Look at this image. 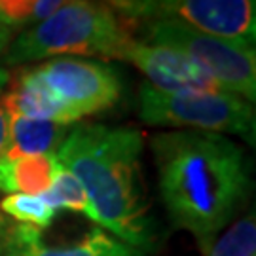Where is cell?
<instances>
[{"label":"cell","instance_id":"6da1fadb","mask_svg":"<svg viewBox=\"0 0 256 256\" xmlns=\"http://www.w3.org/2000/svg\"><path fill=\"white\" fill-rule=\"evenodd\" d=\"M150 148L171 226L192 234L205 254L247 200V156L226 135L190 129L158 133Z\"/></svg>","mask_w":256,"mask_h":256},{"label":"cell","instance_id":"7a4b0ae2","mask_svg":"<svg viewBox=\"0 0 256 256\" xmlns=\"http://www.w3.org/2000/svg\"><path fill=\"white\" fill-rule=\"evenodd\" d=\"M142 133L135 128L84 124L70 128L57 160L84 186L99 226L150 252L160 234L142 184Z\"/></svg>","mask_w":256,"mask_h":256},{"label":"cell","instance_id":"3957f363","mask_svg":"<svg viewBox=\"0 0 256 256\" xmlns=\"http://www.w3.org/2000/svg\"><path fill=\"white\" fill-rule=\"evenodd\" d=\"M133 38L108 6L93 0H68L52 16L18 34L2 59L4 64L74 55L122 59Z\"/></svg>","mask_w":256,"mask_h":256},{"label":"cell","instance_id":"277c9868","mask_svg":"<svg viewBox=\"0 0 256 256\" xmlns=\"http://www.w3.org/2000/svg\"><path fill=\"white\" fill-rule=\"evenodd\" d=\"M137 114L148 126L238 135L254 144V104L228 92H160L144 84Z\"/></svg>","mask_w":256,"mask_h":256},{"label":"cell","instance_id":"5b68a950","mask_svg":"<svg viewBox=\"0 0 256 256\" xmlns=\"http://www.w3.org/2000/svg\"><path fill=\"white\" fill-rule=\"evenodd\" d=\"M138 25H142V42L182 52L200 64L224 92L239 95L254 104L256 52L252 46L210 36L169 21H144Z\"/></svg>","mask_w":256,"mask_h":256},{"label":"cell","instance_id":"8992f818","mask_svg":"<svg viewBox=\"0 0 256 256\" xmlns=\"http://www.w3.org/2000/svg\"><path fill=\"white\" fill-rule=\"evenodd\" d=\"M104 6L135 23L169 21L245 46L256 44V0H106Z\"/></svg>","mask_w":256,"mask_h":256},{"label":"cell","instance_id":"52a82bcc","mask_svg":"<svg viewBox=\"0 0 256 256\" xmlns=\"http://www.w3.org/2000/svg\"><path fill=\"white\" fill-rule=\"evenodd\" d=\"M30 70L80 120L116 106L124 93L122 76L101 61L55 57Z\"/></svg>","mask_w":256,"mask_h":256},{"label":"cell","instance_id":"ba28073f","mask_svg":"<svg viewBox=\"0 0 256 256\" xmlns=\"http://www.w3.org/2000/svg\"><path fill=\"white\" fill-rule=\"evenodd\" d=\"M122 61L138 68L148 78V86L160 92H224L196 61L173 48L133 38Z\"/></svg>","mask_w":256,"mask_h":256},{"label":"cell","instance_id":"9c48e42d","mask_svg":"<svg viewBox=\"0 0 256 256\" xmlns=\"http://www.w3.org/2000/svg\"><path fill=\"white\" fill-rule=\"evenodd\" d=\"M10 247L23 256H148V252L114 238L101 226H93L78 241L66 245H46L42 232L30 226H14Z\"/></svg>","mask_w":256,"mask_h":256},{"label":"cell","instance_id":"30bf717a","mask_svg":"<svg viewBox=\"0 0 256 256\" xmlns=\"http://www.w3.org/2000/svg\"><path fill=\"white\" fill-rule=\"evenodd\" d=\"M8 114L30 120H48L63 126H74L80 118L32 74L30 66L21 68L12 78V90L4 95Z\"/></svg>","mask_w":256,"mask_h":256},{"label":"cell","instance_id":"8fae6325","mask_svg":"<svg viewBox=\"0 0 256 256\" xmlns=\"http://www.w3.org/2000/svg\"><path fill=\"white\" fill-rule=\"evenodd\" d=\"M61 164L57 154L21 156L0 160V190L6 194L44 196L52 188Z\"/></svg>","mask_w":256,"mask_h":256},{"label":"cell","instance_id":"7c38bea8","mask_svg":"<svg viewBox=\"0 0 256 256\" xmlns=\"http://www.w3.org/2000/svg\"><path fill=\"white\" fill-rule=\"evenodd\" d=\"M8 146L4 158L14 160L21 156L57 154L72 126H63L48 120H30L8 114Z\"/></svg>","mask_w":256,"mask_h":256},{"label":"cell","instance_id":"4fadbf2b","mask_svg":"<svg viewBox=\"0 0 256 256\" xmlns=\"http://www.w3.org/2000/svg\"><path fill=\"white\" fill-rule=\"evenodd\" d=\"M46 202L54 207L55 210H70V212H78L84 214L86 218H90L93 224L99 226V216L97 210L93 207L90 196L86 194L84 186L74 176L70 171H66L63 165L57 171L54 178L52 188L44 194Z\"/></svg>","mask_w":256,"mask_h":256},{"label":"cell","instance_id":"5bb4252c","mask_svg":"<svg viewBox=\"0 0 256 256\" xmlns=\"http://www.w3.org/2000/svg\"><path fill=\"white\" fill-rule=\"evenodd\" d=\"M0 210L23 226L46 230L55 220L57 210L46 202L44 196H25V194H8L0 202Z\"/></svg>","mask_w":256,"mask_h":256},{"label":"cell","instance_id":"9a60e30c","mask_svg":"<svg viewBox=\"0 0 256 256\" xmlns=\"http://www.w3.org/2000/svg\"><path fill=\"white\" fill-rule=\"evenodd\" d=\"M203 256H256L254 212L232 224Z\"/></svg>","mask_w":256,"mask_h":256},{"label":"cell","instance_id":"2e32d148","mask_svg":"<svg viewBox=\"0 0 256 256\" xmlns=\"http://www.w3.org/2000/svg\"><path fill=\"white\" fill-rule=\"evenodd\" d=\"M42 0H0V23L8 28L27 27L40 21Z\"/></svg>","mask_w":256,"mask_h":256},{"label":"cell","instance_id":"e0dca14e","mask_svg":"<svg viewBox=\"0 0 256 256\" xmlns=\"http://www.w3.org/2000/svg\"><path fill=\"white\" fill-rule=\"evenodd\" d=\"M8 84V72L0 68V160L6 154V146H8V108H6V101H4V88Z\"/></svg>","mask_w":256,"mask_h":256},{"label":"cell","instance_id":"ac0fdd59","mask_svg":"<svg viewBox=\"0 0 256 256\" xmlns=\"http://www.w3.org/2000/svg\"><path fill=\"white\" fill-rule=\"evenodd\" d=\"M12 234H14V224H12L8 216L0 210V250H4V248L10 245Z\"/></svg>","mask_w":256,"mask_h":256},{"label":"cell","instance_id":"d6986e66","mask_svg":"<svg viewBox=\"0 0 256 256\" xmlns=\"http://www.w3.org/2000/svg\"><path fill=\"white\" fill-rule=\"evenodd\" d=\"M66 2L68 0H42V4H40V21L46 19L48 16H52L55 10L61 8Z\"/></svg>","mask_w":256,"mask_h":256},{"label":"cell","instance_id":"ffe728a7","mask_svg":"<svg viewBox=\"0 0 256 256\" xmlns=\"http://www.w3.org/2000/svg\"><path fill=\"white\" fill-rule=\"evenodd\" d=\"M8 44H10V28L4 27V25L0 23V55L6 52Z\"/></svg>","mask_w":256,"mask_h":256},{"label":"cell","instance_id":"44dd1931","mask_svg":"<svg viewBox=\"0 0 256 256\" xmlns=\"http://www.w3.org/2000/svg\"><path fill=\"white\" fill-rule=\"evenodd\" d=\"M0 256H23V254H21L19 250H16L14 247H10V245H8L4 250H0Z\"/></svg>","mask_w":256,"mask_h":256},{"label":"cell","instance_id":"7402d4cb","mask_svg":"<svg viewBox=\"0 0 256 256\" xmlns=\"http://www.w3.org/2000/svg\"><path fill=\"white\" fill-rule=\"evenodd\" d=\"M104 2H106V0H104Z\"/></svg>","mask_w":256,"mask_h":256}]
</instances>
